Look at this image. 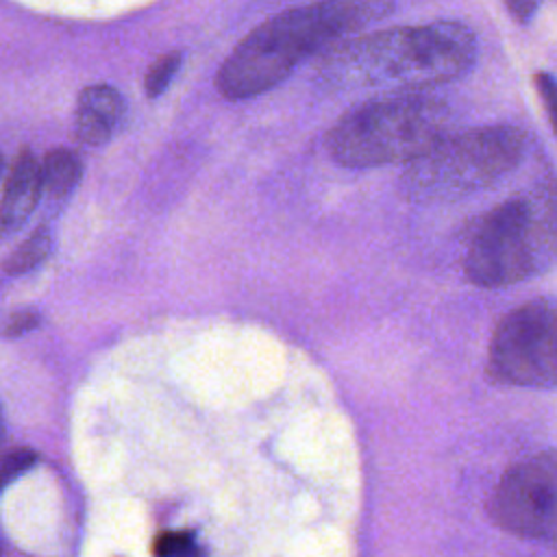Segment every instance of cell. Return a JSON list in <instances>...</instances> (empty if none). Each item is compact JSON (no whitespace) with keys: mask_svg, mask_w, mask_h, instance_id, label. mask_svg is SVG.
Returning a JSON list of instances; mask_svg holds the SVG:
<instances>
[{"mask_svg":"<svg viewBox=\"0 0 557 557\" xmlns=\"http://www.w3.org/2000/svg\"><path fill=\"white\" fill-rule=\"evenodd\" d=\"M474 59V33L461 22L442 20L346 37L320 54L318 78L344 89H424L457 81Z\"/></svg>","mask_w":557,"mask_h":557,"instance_id":"1","label":"cell"},{"mask_svg":"<svg viewBox=\"0 0 557 557\" xmlns=\"http://www.w3.org/2000/svg\"><path fill=\"white\" fill-rule=\"evenodd\" d=\"M394 0H318L292 7L250 30L215 74L228 100L255 98L285 81L298 63L383 20Z\"/></svg>","mask_w":557,"mask_h":557,"instance_id":"2","label":"cell"},{"mask_svg":"<svg viewBox=\"0 0 557 557\" xmlns=\"http://www.w3.org/2000/svg\"><path fill=\"white\" fill-rule=\"evenodd\" d=\"M555 263L557 181L553 178L483 215L463 255L466 276L479 287H507Z\"/></svg>","mask_w":557,"mask_h":557,"instance_id":"3","label":"cell"},{"mask_svg":"<svg viewBox=\"0 0 557 557\" xmlns=\"http://www.w3.org/2000/svg\"><path fill=\"white\" fill-rule=\"evenodd\" d=\"M444 102L416 91L363 102L329 133L331 157L346 168L411 163L448 135Z\"/></svg>","mask_w":557,"mask_h":557,"instance_id":"4","label":"cell"},{"mask_svg":"<svg viewBox=\"0 0 557 557\" xmlns=\"http://www.w3.org/2000/svg\"><path fill=\"white\" fill-rule=\"evenodd\" d=\"M527 135L509 124L446 135L407 163L403 191L413 200H448L490 187L524 157Z\"/></svg>","mask_w":557,"mask_h":557,"instance_id":"5","label":"cell"},{"mask_svg":"<svg viewBox=\"0 0 557 557\" xmlns=\"http://www.w3.org/2000/svg\"><path fill=\"white\" fill-rule=\"evenodd\" d=\"M487 376L498 385H557V300L533 298L505 313L487 348Z\"/></svg>","mask_w":557,"mask_h":557,"instance_id":"6","label":"cell"},{"mask_svg":"<svg viewBox=\"0 0 557 557\" xmlns=\"http://www.w3.org/2000/svg\"><path fill=\"white\" fill-rule=\"evenodd\" d=\"M490 518L524 540L557 537V450H542L509 466L496 483Z\"/></svg>","mask_w":557,"mask_h":557,"instance_id":"7","label":"cell"},{"mask_svg":"<svg viewBox=\"0 0 557 557\" xmlns=\"http://www.w3.org/2000/svg\"><path fill=\"white\" fill-rule=\"evenodd\" d=\"M124 104L111 85H89L78 94L74 109V137L83 146H102L111 139Z\"/></svg>","mask_w":557,"mask_h":557,"instance_id":"8","label":"cell"},{"mask_svg":"<svg viewBox=\"0 0 557 557\" xmlns=\"http://www.w3.org/2000/svg\"><path fill=\"white\" fill-rule=\"evenodd\" d=\"M44 194V174L41 161L28 150H20L11 161V168L4 178L2 194V228L4 233L24 224L35 205Z\"/></svg>","mask_w":557,"mask_h":557,"instance_id":"9","label":"cell"},{"mask_svg":"<svg viewBox=\"0 0 557 557\" xmlns=\"http://www.w3.org/2000/svg\"><path fill=\"white\" fill-rule=\"evenodd\" d=\"M44 194L52 198L67 196L83 174V163L76 152L67 148H54L41 159Z\"/></svg>","mask_w":557,"mask_h":557,"instance_id":"10","label":"cell"},{"mask_svg":"<svg viewBox=\"0 0 557 557\" xmlns=\"http://www.w3.org/2000/svg\"><path fill=\"white\" fill-rule=\"evenodd\" d=\"M48 248H50L48 228H39L26 242H22L20 248H15V252L4 261V270L9 274L26 272L28 268L37 265L48 255Z\"/></svg>","mask_w":557,"mask_h":557,"instance_id":"11","label":"cell"},{"mask_svg":"<svg viewBox=\"0 0 557 557\" xmlns=\"http://www.w3.org/2000/svg\"><path fill=\"white\" fill-rule=\"evenodd\" d=\"M181 67V52H168L163 57H159L146 72L144 76V89H146V96L148 98H157L161 96L170 81L174 78L176 70Z\"/></svg>","mask_w":557,"mask_h":557,"instance_id":"12","label":"cell"},{"mask_svg":"<svg viewBox=\"0 0 557 557\" xmlns=\"http://www.w3.org/2000/svg\"><path fill=\"white\" fill-rule=\"evenodd\" d=\"M154 557H202L189 531H165L154 540Z\"/></svg>","mask_w":557,"mask_h":557,"instance_id":"13","label":"cell"},{"mask_svg":"<svg viewBox=\"0 0 557 557\" xmlns=\"http://www.w3.org/2000/svg\"><path fill=\"white\" fill-rule=\"evenodd\" d=\"M533 83H535L537 96L544 104V111L548 115V122L557 135V81L548 72H537L533 76Z\"/></svg>","mask_w":557,"mask_h":557,"instance_id":"14","label":"cell"},{"mask_svg":"<svg viewBox=\"0 0 557 557\" xmlns=\"http://www.w3.org/2000/svg\"><path fill=\"white\" fill-rule=\"evenodd\" d=\"M33 463H35V453L28 450V448H15V450L7 453L4 461H2V479H4V483L15 479L17 474L26 472Z\"/></svg>","mask_w":557,"mask_h":557,"instance_id":"15","label":"cell"},{"mask_svg":"<svg viewBox=\"0 0 557 557\" xmlns=\"http://www.w3.org/2000/svg\"><path fill=\"white\" fill-rule=\"evenodd\" d=\"M542 2H544V0H505L507 11H509L511 17L518 20V22H529V20L535 15V11L540 9Z\"/></svg>","mask_w":557,"mask_h":557,"instance_id":"16","label":"cell"},{"mask_svg":"<svg viewBox=\"0 0 557 557\" xmlns=\"http://www.w3.org/2000/svg\"><path fill=\"white\" fill-rule=\"evenodd\" d=\"M35 324H37V318H35L33 313L15 315V318H11V322H9V326H7V335L22 333V331H26V329H30V326H35Z\"/></svg>","mask_w":557,"mask_h":557,"instance_id":"17","label":"cell"}]
</instances>
